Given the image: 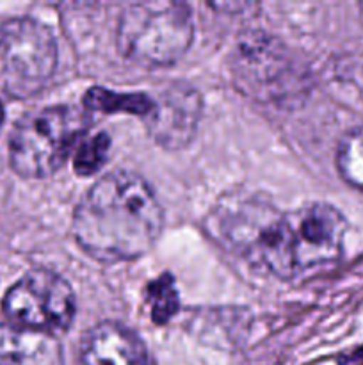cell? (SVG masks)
<instances>
[{
	"mask_svg": "<svg viewBox=\"0 0 363 365\" xmlns=\"http://www.w3.org/2000/svg\"><path fill=\"white\" fill-rule=\"evenodd\" d=\"M164 227V212L148 182L132 171L107 173L73 212L78 246L93 259L120 262L144 255Z\"/></svg>",
	"mask_w": 363,
	"mask_h": 365,
	"instance_id": "6da1fadb",
	"label": "cell"
},
{
	"mask_svg": "<svg viewBox=\"0 0 363 365\" xmlns=\"http://www.w3.org/2000/svg\"><path fill=\"white\" fill-rule=\"evenodd\" d=\"M194 38V21L182 2H137L117 24V48L141 66H167L184 56Z\"/></svg>",
	"mask_w": 363,
	"mask_h": 365,
	"instance_id": "7a4b0ae2",
	"label": "cell"
},
{
	"mask_svg": "<svg viewBox=\"0 0 363 365\" xmlns=\"http://www.w3.org/2000/svg\"><path fill=\"white\" fill-rule=\"evenodd\" d=\"M85 127V114L71 106H52L27 113L11 132V168L25 178L50 177L82 141Z\"/></svg>",
	"mask_w": 363,
	"mask_h": 365,
	"instance_id": "3957f363",
	"label": "cell"
},
{
	"mask_svg": "<svg viewBox=\"0 0 363 365\" xmlns=\"http://www.w3.org/2000/svg\"><path fill=\"white\" fill-rule=\"evenodd\" d=\"M285 212L269 198L248 189H233L212 210L221 241L249 264L274 273Z\"/></svg>",
	"mask_w": 363,
	"mask_h": 365,
	"instance_id": "277c9868",
	"label": "cell"
},
{
	"mask_svg": "<svg viewBox=\"0 0 363 365\" xmlns=\"http://www.w3.org/2000/svg\"><path fill=\"white\" fill-rule=\"evenodd\" d=\"M57 66L56 38L34 18H13L0 25V91L25 100L52 81Z\"/></svg>",
	"mask_w": 363,
	"mask_h": 365,
	"instance_id": "5b68a950",
	"label": "cell"
},
{
	"mask_svg": "<svg viewBox=\"0 0 363 365\" xmlns=\"http://www.w3.org/2000/svg\"><path fill=\"white\" fill-rule=\"evenodd\" d=\"M231 75L242 93L270 102L302 91V71L290 52L263 32H248L231 52Z\"/></svg>",
	"mask_w": 363,
	"mask_h": 365,
	"instance_id": "8992f818",
	"label": "cell"
},
{
	"mask_svg": "<svg viewBox=\"0 0 363 365\" xmlns=\"http://www.w3.org/2000/svg\"><path fill=\"white\" fill-rule=\"evenodd\" d=\"M2 307L20 327L48 335L63 334L75 317V294L63 277L34 269L7 291Z\"/></svg>",
	"mask_w": 363,
	"mask_h": 365,
	"instance_id": "52a82bcc",
	"label": "cell"
},
{
	"mask_svg": "<svg viewBox=\"0 0 363 365\" xmlns=\"http://www.w3.org/2000/svg\"><path fill=\"white\" fill-rule=\"evenodd\" d=\"M347 221L327 203L287 212V252L292 278L320 269L342 255Z\"/></svg>",
	"mask_w": 363,
	"mask_h": 365,
	"instance_id": "ba28073f",
	"label": "cell"
},
{
	"mask_svg": "<svg viewBox=\"0 0 363 365\" xmlns=\"http://www.w3.org/2000/svg\"><path fill=\"white\" fill-rule=\"evenodd\" d=\"M201 118V96L192 86L171 84L152 98L146 114L149 135L167 150H180L191 143Z\"/></svg>",
	"mask_w": 363,
	"mask_h": 365,
	"instance_id": "9c48e42d",
	"label": "cell"
},
{
	"mask_svg": "<svg viewBox=\"0 0 363 365\" xmlns=\"http://www.w3.org/2000/svg\"><path fill=\"white\" fill-rule=\"evenodd\" d=\"M82 365H148L144 344L128 327L105 321L82 339Z\"/></svg>",
	"mask_w": 363,
	"mask_h": 365,
	"instance_id": "30bf717a",
	"label": "cell"
},
{
	"mask_svg": "<svg viewBox=\"0 0 363 365\" xmlns=\"http://www.w3.org/2000/svg\"><path fill=\"white\" fill-rule=\"evenodd\" d=\"M0 365H63V349L53 335L0 324Z\"/></svg>",
	"mask_w": 363,
	"mask_h": 365,
	"instance_id": "8fae6325",
	"label": "cell"
},
{
	"mask_svg": "<svg viewBox=\"0 0 363 365\" xmlns=\"http://www.w3.org/2000/svg\"><path fill=\"white\" fill-rule=\"evenodd\" d=\"M85 106L89 109L103 110V113H125L135 114L144 118L152 109V96L148 95H123V93H112L102 88H93L85 95Z\"/></svg>",
	"mask_w": 363,
	"mask_h": 365,
	"instance_id": "7c38bea8",
	"label": "cell"
},
{
	"mask_svg": "<svg viewBox=\"0 0 363 365\" xmlns=\"http://www.w3.org/2000/svg\"><path fill=\"white\" fill-rule=\"evenodd\" d=\"M337 166L342 178L363 191V127L347 132L337 152Z\"/></svg>",
	"mask_w": 363,
	"mask_h": 365,
	"instance_id": "4fadbf2b",
	"label": "cell"
},
{
	"mask_svg": "<svg viewBox=\"0 0 363 365\" xmlns=\"http://www.w3.org/2000/svg\"><path fill=\"white\" fill-rule=\"evenodd\" d=\"M109 148L110 141L103 132L93 135H84L82 141L78 143L77 150H75V171H77L78 175H84V177H89V175L100 171L103 164L107 163Z\"/></svg>",
	"mask_w": 363,
	"mask_h": 365,
	"instance_id": "5bb4252c",
	"label": "cell"
},
{
	"mask_svg": "<svg viewBox=\"0 0 363 365\" xmlns=\"http://www.w3.org/2000/svg\"><path fill=\"white\" fill-rule=\"evenodd\" d=\"M2 120H4V106L2 102H0V123H2Z\"/></svg>",
	"mask_w": 363,
	"mask_h": 365,
	"instance_id": "9a60e30c",
	"label": "cell"
},
{
	"mask_svg": "<svg viewBox=\"0 0 363 365\" xmlns=\"http://www.w3.org/2000/svg\"><path fill=\"white\" fill-rule=\"evenodd\" d=\"M362 11H363V4H362Z\"/></svg>",
	"mask_w": 363,
	"mask_h": 365,
	"instance_id": "2e32d148",
	"label": "cell"
}]
</instances>
